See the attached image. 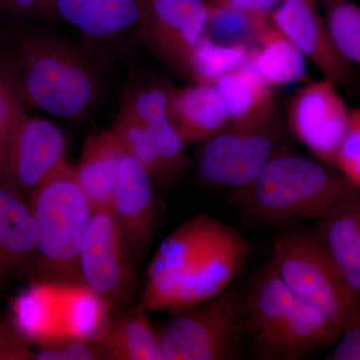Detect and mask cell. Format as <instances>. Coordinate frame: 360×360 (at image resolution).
<instances>
[{
  "label": "cell",
  "instance_id": "cb8c5ba5",
  "mask_svg": "<svg viewBox=\"0 0 360 360\" xmlns=\"http://www.w3.org/2000/svg\"><path fill=\"white\" fill-rule=\"evenodd\" d=\"M174 87L146 75H134L127 84L117 118L149 127L167 120Z\"/></svg>",
  "mask_w": 360,
  "mask_h": 360
},
{
  "label": "cell",
  "instance_id": "5b68a950",
  "mask_svg": "<svg viewBox=\"0 0 360 360\" xmlns=\"http://www.w3.org/2000/svg\"><path fill=\"white\" fill-rule=\"evenodd\" d=\"M37 232L32 281L58 290L84 285L79 257L94 208L66 161L30 196Z\"/></svg>",
  "mask_w": 360,
  "mask_h": 360
},
{
  "label": "cell",
  "instance_id": "1f68e13d",
  "mask_svg": "<svg viewBox=\"0 0 360 360\" xmlns=\"http://www.w3.org/2000/svg\"><path fill=\"white\" fill-rule=\"evenodd\" d=\"M32 342L14 323L0 315V360H34Z\"/></svg>",
  "mask_w": 360,
  "mask_h": 360
},
{
  "label": "cell",
  "instance_id": "7c38bea8",
  "mask_svg": "<svg viewBox=\"0 0 360 360\" xmlns=\"http://www.w3.org/2000/svg\"><path fill=\"white\" fill-rule=\"evenodd\" d=\"M155 186L146 167L127 151L110 208L122 231L127 257L135 269L143 262L160 221Z\"/></svg>",
  "mask_w": 360,
  "mask_h": 360
},
{
  "label": "cell",
  "instance_id": "52a82bcc",
  "mask_svg": "<svg viewBox=\"0 0 360 360\" xmlns=\"http://www.w3.org/2000/svg\"><path fill=\"white\" fill-rule=\"evenodd\" d=\"M245 292L229 286L174 314L161 330L165 360L238 359L245 338Z\"/></svg>",
  "mask_w": 360,
  "mask_h": 360
},
{
  "label": "cell",
  "instance_id": "e575fe53",
  "mask_svg": "<svg viewBox=\"0 0 360 360\" xmlns=\"http://www.w3.org/2000/svg\"><path fill=\"white\" fill-rule=\"evenodd\" d=\"M283 0H219L213 2L252 15L269 16Z\"/></svg>",
  "mask_w": 360,
  "mask_h": 360
},
{
  "label": "cell",
  "instance_id": "836d02e7",
  "mask_svg": "<svg viewBox=\"0 0 360 360\" xmlns=\"http://www.w3.org/2000/svg\"><path fill=\"white\" fill-rule=\"evenodd\" d=\"M328 360H360V322L343 331Z\"/></svg>",
  "mask_w": 360,
  "mask_h": 360
},
{
  "label": "cell",
  "instance_id": "603a6c76",
  "mask_svg": "<svg viewBox=\"0 0 360 360\" xmlns=\"http://www.w3.org/2000/svg\"><path fill=\"white\" fill-rule=\"evenodd\" d=\"M13 321L32 343L60 333V293L58 288L32 281L13 302Z\"/></svg>",
  "mask_w": 360,
  "mask_h": 360
},
{
  "label": "cell",
  "instance_id": "7402d4cb",
  "mask_svg": "<svg viewBox=\"0 0 360 360\" xmlns=\"http://www.w3.org/2000/svg\"><path fill=\"white\" fill-rule=\"evenodd\" d=\"M248 60L270 85L295 84L309 78L307 58L269 18L258 28Z\"/></svg>",
  "mask_w": 360,
  "mask_h": 360
},
{
  "label": "cell",
  "instance_id": "44dd1931",
  "mask_svg": "<svg viewBox=\"0 0 360 360\" xmlns=\"http://www.w3.org/2000/svg\"><path fill=\"white\" fill-rule=\"evenodd\" d=\"M317 238L360 300V200L343 203L322 219Z\"/></svg>",
  "mask_w": 360,
  "mask_h": 360
},
{
  "label": "cell",
  "instance_id": "7a4b0ae2",
  "mask_svg": "<svg viewBox=\"0 0 360 360\" xmlns=\"http://www.w3.org/2000/svg\"><path fill=\"white\" fill-rule=\"evenodd\" d=\"M250 245L234 227L206 212L161 243L148 265L141 307L174 314L229 288L245 269Z\"/></svg>",
  "mask_w": 360,
  "mask_h": 360
},
{
  "label": "cell",
  "instance_id": "d6986e66",
  "mask_svg": "<svg viewBox=\"0 0 360 360\" xmlns=\"http://www.w3.org/2000/svg\"><path fill=\"white\" fill-rule=\"evenodd\" d=\"M168 118L184 143L205 141L229 122L224 97L214 84L208 82L174 89Z\"/></svg>",
  "mask_w": 360,
  "mask_h": 360
},
{
  "label": "cell",
  "instance_id": "e0dca14e",
  "mask_svg": "<svg viewBox=\"0 0 360 360\" xmlns=\"http://www.w3.org/2000/svg\"><path fill=\"white\" fill-rule=\"evenodd\" d=\"M213 84L224 97L229 127L245 130L274 129L276 103L270 84L250 60L217 78Z\"/></svg>",
  "mask_w": 360,
  "mask_h": 360
},
{
  "label": "cell",
  "instance_id": "3957f363",
  "mask_svg": "<svg viewBox=\"0 0 360 360\" xmlns=\"http://www.w3.org/2000/svg\"><path fill=\"white\" fill-rule=\"evenodd\" d=\"M330 167L304 156L277 155L229 200L248 221L262 226L322 220L343 203L360 200V188Z\"/></svg>",
  "mask_w": 360,
  "mask_h": 360
},
{
  "label": "cell",
  "instance_id": "30bf717a",
  "mask_svg": "<svg viewBox=\"0 0 360 360\" xmlns=\"http://www.w3.org/2000/svg\"><path fill=\"white\" fill-rule=\"evenodd\" d=\"M208 15L206 0H149L136 37L168 70L186 77Z\"/></svg>",
  "mask_w": 360,
  "mask_h": 360
},
{
  "label": "cell",
  "instance_id": "8992f818",
  "mask_svg": "<svg viewBox=\"0 0 360 360\" xmlns=\"http://www.w3.org/2000/svg\"><path fill=\"white\" fill-rule=\"evenodd\" d=\"M270 262L297 297L335 322L342 333L360 322V300L343 281L317 236L279 232L274 238Z\"/></svg>",
  "mask_w": 360,
  "mask_h": 360
},
{
  "label": "cell",
  "instance_id": "ffe728a7",
  "mask_svg": "<svg viewBox=\"0 0 360 360\" xmlns=\"http://www.w3.org/2000/svg\"><path fill=\"white\" fill-rule=\"evenodd\" d=\"M125 153L127 149L113 127L85 141L75 174L94 210L110 206Z\"/></svg>",
  "mask_w": 360,
  "mask_h": 360
},
{
  "label": "cell",
  "instance_id": "ba28073f",
  "mask_svg": "<svg viewBox=\"0 0 360 360\" xmlns=\"http://www.w3.org/2000/svg\"><path fill=\"white\" fill-rule=\"evenodd\" d=\"M79 267L85 288L108 309H124L131 303L136 272L110 206L94 210L80 251Z\"/></svg>",
  "mask_w": 360,
  "mask_h": 360
},
{
  "label": "cell",
  "instance_id": "4316f807",
  "mask_svg": "<svg viewBox=\"0 0 360 360\" xmlns=\"http://www.w3.org/2000/svg\"><path fill=\"white\" fill-rule=\"evenodd\" d=\"M269 16L252 14L210 4V15L205 35L217 44L246 45L250 47L255 41L258 28Z\"/></svg>",
  "mask_w": 360,
  "mask_h": 360
},
{
  "label": "cell",
  "instance_id": "d6a6232c",
  "mask_svg": "<svg viewBox=\"0 0 360 360\" xmlns=\"http://www.w3.org/2000/svg\"><path fill=\"white\" fill-rule=\"evenodd\" d=\"M0 14L9 21H54L52 0H0Z\"/></svg>",
  "mask_w": 360,
  "mask_h": 360
},
{
  "label": "cell",
  "instance_id": "d4e9b609",
  "mask_svg": "<svg viewBox=\"0 0 360 360\" xmlns=\"http://www.w3.org/2000/svg\"><path fill=\"white\" fill-rule=\"evenodd\" d=\"M60 293V333L94 340L105 321L108 307L85 286L59 290Z\"/></svg>",
  "mask_w": 360,
  "mask_h": 360
},
{
  "label": "cell",
  "instance_id": "4fadbf2b",
  "mask_svg": "<svg viewBox=\"0 0 360 360\" xmlns=\"http://www.w3.org/2000/svg\"><path fill=\"white\" fill-rule=\"evenodd\" d=\"M349 113L338 86L326 79L296 92L288 111L293 134L329 167H335Z\"/></svg>",
  "mask_w": 360,
  "mask_h": 360
},
{
  "label": "cell",
  "instance_id": "6da1fadb",
  "mask_svg": "<svg viewBox=\"0 0 360 360\" xmlns=\"http://www.w3.org/2000/svg\"><path fill=\"white\" fill-rule=\"evenodd\" d=\"M42 23L11 21L0 70L26 105L60 120L86 117L103 98L98 59Z\"/></svg>",
  "mask_w": 360,
  "mask_h": 360
},
{
  "label": "cell",
  "instance_id": "f546056e",
  "mask_svg": "<svg viewBox=\"0 0 360 360\" xmlns=\"http://www.w3.org/2000/svg\"><path fill=\"white\" fill-rule=\"evenodd\" d=\"M26 106L11 80L0 70V167L9 137L27 113Z\"/></svg>",
  "mask_w": 360,
  "mask_h": 360
},
{
  "label": "cell",
  "instance_id": "ac0fdd59",
  "mask_svg": "<svg viewBox=\"0 0 360 360\" xmlns=\"http://www.w3.org/2000/svg\"><path fill=\"white\" fill-rule=\"evenodd\" d=\"M108 309L94 338L103 360H165L161 330L139 304L132 309Z\"/></svg>",
  "mask_w": 360,
  "mask_h": 360
},
{
  "label": "cell",
  "instance_id": "484cf974",
  "mask_svg": "<svg viewBox=\"0 0 360 360\" xmlns=\"http://www.w3.org/2000/svg\"><path fill=\"white\" fill-rule=\"evenodd\" d=\"M250 47L217 44L205 37L191 58V77L195 82L213 84L217 78L248 60Z\"/></svg>",
  "mask_w": 360,
  "mask_h": 360
},
{
  "label": "cell",
  "instance_id": "9a60e30c",
  "mask_svg": "<svg viewBox=\"0 0 360 360\" xmlns=\"http://www.w3.org/2000/svg\"><path fill=\"white\" fill-rule=\"evenodd\" d=\"M37 232L30 200L0 177V288L34 276Z\"/></svg>",
  "mask_w": 360,
  "mask_h": 360
},
{
  "label": "cell",
  "instance_id": "f1b7e54d",
  "mask_svg": "<svg viewBox=\"0 0 360 360\" xmlns=\"http://www.w3.org/2000/svg\"><path fill=\"white\" fill-rule=\"evenodd\" d=\"M34 360H103L94 340L56 333L35 343Z\"/></svg>",
  "mask_w": 360,
  "mask_h": 360
},
{
  "label": "cell",
  "instance_id": "4dcf8cb0",
  "mask_svg": "<svg viewBox=\"0 0 360 360\" xmlns=\"http://www.w3.org/2000/svg\"><path fill=\"white\" fill-rule=\"evenodd\" d=\"M335 167L352 186L360 188V110L349 113L347 131L336 155Z\"/></svg>",
  "mask_w": 360,
  "mask_h": 360
},
{
  "label": "cell",
  "instance_id": "9c48e42d",
  "mask_svg": "<svg viewBox=\"0 0 360 360\" xmlns=\"http://www.w3.org/2000/svg\"><path fill=\"white\" fill-rule=\"evenodd\" d=\"M276 129L224 127L202 141L195 158L198 179L212 186L243 188L258 179L278 155Z\"/></svg>",
  "mask_w": 360,
  "mask_h": 360
},
{
  "label": "cell",
  "instance_id": "d590c367",
  "mask_svg": "<svg viewBox=\"0 0 360 360\" xmlns=\"http://www.w3.org/2000/svg\"><path fill=\"white\" fill-rule=\"evenodd\" d=\"M206 1H207L208 4H213V2H217L219 1V0H206Z\"/></svg>",
  "mask_w": 360,
  "mask_h": 360
},
{
  "label": "cell",
  "instance_id": "277c9868",
  "mask_svg": "<svg viewBox=\"0 0 360 360\" xmlns=\"http://www.w3.org/2000/svg\"><path fill=\"white\" fill-rule=\"evenodd\" d=\"M245 310V338L259 359H303L342 335L335 322L286 286L270 259L253 277Z\"/></svg>",
  "mask_w": 360,
  "mask_h": 360
},
{
  "label": "cell",
  "instance_id": "2e32d148",
  "mask_svg": "<svg viewBox=\"0 0 360 360\" xmlns=\"http://www.w3.org/2000/svg\"><path fill=\"white\" fill-rule=\"evenodd\" d=\"M149 0H52L54 20L72 26L94 46L136 35Z\"/></svg>",
  "mask_w": 360,
  "mask_h": 360
},
{
  "label": "cell",
  "instance_id": "5bb4252c",
  "mask_svg": "<svg viewBox=\"0 0 360 360\" xmlns=\"http://www.w3.org/2000/svg\"><path fill=\"white\" fill-rule=\"evenodd\" d=\"M319 0H283L270 14L271 22L293 42L336 86L347 87L354 82L352 65L338 52L317 11Z\"/></svg>",
  "mask_w": 360,
  "mask_h": 360
},
{
  "label": "cell",
  "instance_id": "8fae6325",
  "mask_svg": "<svg viewBox=\"0 0 360 360\" xmlns=\"http://www.w3.org/2000/svg\"><path fill=\"white\" fill-rule=\"evenodd\" d=\"M68 142L51 120L26 113L7 142L0 177L27 200L37 187L66 162Z\"/></svg>",
  "mask_w": 360,
  "mask_h": 360
},
{
  "label": "cell",
  "instance_id": "83f0119b",
  "mask_svg": "<svg viewBox=\"0 0 360 360\" xmlns=\"http://www.w3.org/2000/svg\"><path fill=\"white\" fill-rule=\"evenodd\" d=\"M324 20L342 58L360 66V6L348 0H326Z\"/></svg>",
  "mask_w": 360,
  "mask_h": 360
}]
</instances>
